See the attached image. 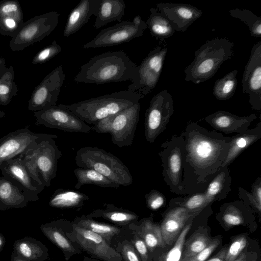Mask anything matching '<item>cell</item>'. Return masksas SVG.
Returning a JSON list of instances; mask_svg holds the SVG:
<instances>
[{
    "label": "cell",
    "mask_w": 261,
    "mask_h": 261,
    "mask_svg": "<svg viewBox=\"0 0 261 261\" xmlns=\"http://www.w3.org/2000/svg\"><path fill=\"white\" fill-rule=\"evenodd\" d=\"M180 135L185 141L184 194L203 192L226 159L230 137L193 122Z\"/></svg>",
    "instance_id": "1"
},
{
    "label": "cell",
    "mask_w": 261,
    "mask_h": 261,
    "mask_svg": "<svg viewBox=\"0 0 261 261\" xmlns=\"http://www.w3.org/2000/svg\"><path fill=\"white\" fill-rule=\"evenodd\" d=\"M137 71V66L123 50L109 51L93 57L84 64L74 81L98 85L131 81Z\"/></svg>",
    "instance_id": "2"
},
{
    "label": "cell",
    "mask_w": 261,
    "mask_h": 261,
    "mask_svg": "<svg viewBox=\"0 0 261 261\" xmlns=\"http://www.w3.org/2000/svg\"><path fill=\"white\" fill-rule=\"evenodd\" d=\"M144 97L130 90L115 92L63 106L87 124H97L102 119L139 102Z\"/></svg>",
    "instance_id": "3"
},
{
    "label": "cell",
    "mask_w": 261,
    "mask_h": 261,
    "mask_svg": "<svg viewBox=\"0 0 261 261\" xmlns=\"http://www.w3.org/2000/svg\"><path fill=\"white\" fill-rule=\"evenodd\" d=\"M234 44L223 38L205 42L195 51L194 60L185 68V80L197 84L212 77L221 65L232 58Z\"/></svg>",
    "instance_id": "4"
},
{
    "label": "cell",
    "mask_w": 261,
    "mask_h": 261,
    "mask_svg": "<svg viewBox=\"0 0 261 261\" xmlns=\"http://www.w3.org/2000/svg\"><path fill=\"white\" fill-rule=\"evenodd\" d=\"M75 161L79 167L93 169L120 186H128L133 182L128 168L119 158L97 147L80 148Z\"/></svg>",
    "instance_id": "5"
},
{
    "label": "cell",
    "mask_w": 261,
    "mask_h": 261,
    "mask_svg": "<svg viewBox=\"0 0 261 261\" xmlns=\"http://www.w3.org/2000/svg\"><path fill=\"white\" fill-rule=\"evenodd\" d=\"M57 135L51 134L42 139L36 148L23 155V161L31 175L36 182L44 187L50 186L55 178L58 160L62 155L54 139Z\"/></svg>",
    "instance_id": "6"
},
{
    "label": "cell",
    "mask_w": 261,
    "mask_h": 261,
    "mask_svg": "<svg viewBox=\"0 0 261 261\" xmlns=\"http://www.w3.org/2000/svg\"><path fill=\"white\" fill-rule=\"evenodd\" d=\"M141 105L138 102L108 117L93 126L98 133H109L112 142L119 147L132 144L139 121Z\"/></svg>",
    "instance_id": "7"
},
{
    "label": "cell",
    "mask_w": 261,
    "mask_h": 261,
    "mask_svg": "<svg viewBox=\"0 0 261 261\" xmlns=\"http://www.w3.org/2000/svg\"><path fill=\"white\" fill-rule=\"evenodd\" d=\"M159 155L162 161L163 179L170 191L184 195L182 175L185 152V141L180 135H174L161 144Z\"/></svg>",
    "instance_id": "8"
},
{
    "label": "cell",
    "mask_w": 261,
    "mask_h": 261,
    "mask_svg": "<svg viewBox=\"0 0 261 261\" xmlns=\"http://www.w3.org/2000/svg\"><path fill=\"white\" fill-rule=\"evenodd\" d=\"M59 13L51 11L23 22L11 38L9 45L14 51L22 50L48 36L59 23Z\"/></svg>",
    "instance_id": "9"
},
{
    "label": "cell",
    "mask_w": 261,
    "mask_h": 261,
    "mask_svg": "<svg viewBox=\"0 0 261 261\" xmlns=\"http://www.w3.org/2000/svg\"><path fill=\"white\" fill-rule=\"evenodd\" d=\"M168 49L159 45L150 50L142 62L137 66L135 78L131 81L128 90L136 92L143 97L149 94L160 79Z\"/></svg>",
    "instance_id": "10"
},
{
    "label": "cell",
    "mask_w": 261,
    "mask_h": 261,
    "mask_svg": "<svg viewBox=\"0 0 261 261\" xmlns=\"http://www.w3.org/2000/svg\"><path fill=\"white\" fill-rule=\"evenodd\" d=\"M174 113L171 94L166 89L161 90L151 99L145 115V137L150 143L166 128Z\"/></svg>",
    "instance_id": "11"
},
{
    "label": "cell",
    "mask_w": 261,
    "mask_h": 261,
    "mask_svg": "<svg viewBox=\"0 0 261 261\" xmlns=\"http://www.w3.org/2000/svg\"><path fill=\"white\" fill-rule=\"evenodd\" d=\"M50 135L34 133L27 127L10 132L0 139V167L9 160L30 153Z\"/></svg>",
    "instance_id": "12"
},
{
    "label": "cell",
    "mask_w": 261,
    "mask_h": 261,
    "mask_svg": "<svg viewBox=\"0 0 261 261\" xmlns=\"http://www.w3.org/2000/svg\"><path fill=\"white\" fill-rule=\"evenodd\" d=\"M34 116L38 123L50 128L82 133H88L93 129V126L89 125L65 109L63 104L35 112Z\"/></svg>",
    "instance_id": "13"
},
{
    "label": "cell",
    "mask_w": 261,
    "mask_h": 261,
    "mask_svg": "<svg viewBox=\"0 0 261 261\" xmlns=\"http://www.w3.org/2000/svg\"><path fill=\"white\" fill-rule=\"evenodd\" d=\"M65 79L62 65L47 74L33 90L28 103V109L34 112L56 106Z\"/></svg>",
    "instance_id": "14"
},
{
    "label": "cell",
    "mask_w": 261,
    "mask_h": 261,
    "mask_svg": "<svg viewBox=\"0 0 261 261\" xmlns=\"http://www.w3.org/2000/svg\"><path fill=\"white\" fill-rule=\"evenodd\" d=\"M242 91L249 97L252 109L261 110V41L252 47L245 67L242 80Z\"/></svg>",
    "instance_id": "15"
},
{
    "label": "cell",
    "mask_w": 261,
    "mask_h": 261,
    "mask_svg": "<svg viewBox=\"0 0 261 261\" xmlns=\"http://www.w3.org/2000/svg\"><path fill=\"white\" fill-rule=\"evenodd\" d=\"M22 155L5 162L0 167V170L4 177L17 186L33 201H36L39 200L38 194L45 187L33 178L23 161Z\"/></svg>",
    "instance_id": "16"
},
{
    "label": "cell",
    "mask_w": 261,
    "mask_h": 261,
    "mask_svg": "<svg viewBox=\"0 0 261 261\" xmlns=\"http://www.w3.org/2000/svg\"><path fill=\"white\" fill-rule=\"evenodd\" d=\"M143 30L132 22L125 21L102 29L92 40L84 44L85 49L118 45L141 37Z\"/></svg>",
    "instance_id": "17"
},
{
    "label": "cell",
    "mask_w": 261,
    "mask_h": 261,
    "mask_svg": "<svg viewBox=\"0 0 261 261\" xmlns=\"http://www.w3.org/2000/svg\"><path fill=\"white\" fill-rule=\"evenodd\" d=\"M73 238L88 253L106 261H122L121 254L101 236L76 224H73Z\"/></svg>",
    "instance_id": "18"
},
{
    "label": "cell",
    "mask_w": 261,
    "mask_h": 261,
    "mask_svg": "<svg viewBox=\"0 0 261 261\" xmlns=\"http://www.w3.org/2000/svg\"><path fill=\"white\" fill-rule=\"evenodd\" d=\"M157 9L172 24L175 31L184 32L202 15V11L194 6L180 3H158Z\"/></svg>",
    "instance_id": "19"
},
{
    "label": "cell",
    "mask_w": 261,
    "mask_h": 261,
    "mask_svg": "<svg viewBox=\"0 0 261 261\" xmlns=\"http://www.w3.org/2000/svg\"><path fill=\"white\" fill-rule=\"evenodd\" d=\"M199 213L189 212L179 206L169 204L160 225L166 246L174 243L183 228L191 218Z\"/></svg>",
    "instance_id": "20"
},
{
    "label": "cell",
    "mask_w": 261,
    "mask_h": 261,
    "mask_svg": "<svg viewBox=\"0 0 261 261\" xmlns=\"http://www.w3.org/2000/svg\"><path fill=\"white\" fill-rule=\"evenodd\" d=\"M256 117L255 114L239 116L227 111L218 110L203 119L215 130L228 134L244 132Z\"/></svg>",
    "instance_id": "21"
},
{
    "label": "cell",
    "mask_w": 261,
    "mask_h": 261,
    "mask_svg": "<svg viewBox=\"0 0 261 261\" xmlns=\"http://www.w3.org/2000/svg\"><path fill=\"white\" fill-rule=\"evenodd\" d=\"M23 23V14L17 0L0 1V34L11 38Z\"/></svg>",
    "instance_id": "22"
},
{
    "label": "cell",
    "mask_w": 261,
    "mask_h": 261,
    "mask_svg": "<svg viewBox=\"0 0 261 261\" xmlns=\"http://www.w3.org/2000/svg\"><path fill=\"white\" fill-rule=\"evenodd\" d=\"M100 0H82L70 12L63 31V36L68 37L77 32L95 15Z\"/></svg>",
    "instance_id": "23"
},
{
    "label": "cell",
    "mask_w": 261,
    "mask_h": 261,
    "mask_svg": "<svg viewBox=\"0 0 261 261\" xmlns=\"http://www.w3.org/2000/svg\"><path fill=\"white\" fill-rule=\"evenodd\" d=\"M230 137L227 155L221 167L228 166L246 149L261 138V121L255 127Z\"/></svg>",
    "instance_id": "24"
},
{
    "label": "cell",
    "mask_w": 261,
    "mask_h": 261,
    "mask_svg": "<svg viewBox=\"0 0 261 261\" xmlns=\"http://www.w3.org/2000/svg\"><path fill=\"white\" fill-rule=\"evenodd\" d=\"M252 211L242 201H233L224 203L217 215V218L228 228L243 225L253 217Z\"/></svg>",
    "instance_id": "25"
},
{
    "label": "cell",
    "mask_w": 261,
    "mask_h": 261,
    "mask_svg": "<svg viewBox=\"0 0 261 261\" xmlns=\"http://www.w3.org/2000/svg\"><path fill=\"white\" fill-rule=\"evenodd\" d=\"M32 199L17 186L4 176H0V210L22 208Z\"/></svg>",
    "instance_id": "26"
},
{
    "label": "cell",
    "mask_w": 261,
    "mask_h": 261,
    "mask_svg": "<svg viewBox=\"0 0 261 261\" xmlns=\"http://www.w3.org/2000/svg\"><path fill=\"white\" fill-rule=\"evenodd\" d=\"M125 9L123 0H100L93 27L97 29L109 22L120 21L124 15Z\"/></svg>",
    "instance_id": "27"
},
{
    "label": "cell",
    "mask_w": 261,
    "mask_h": 261,
    "mask_svg": "<svg viewBox=\"0 0 261 261\" xmlns=\"http://www.w3.org/2000/svg\"><path fill=\"white\" fill-rule=\"evenodd\" d=\"M231 177L228 166L221 167L208 183L204 193L212 204L225 199L231 191Z\"/></svg>",
    "instance_id": "28"
},
{
    "label": "cell",
    "mask_w": 261,
    "mask_h": 261,
    "mask_svg": "<svg viewBox=\"0 0 261 261\" xmlns=\"http://www.w3.org/2000/svg\"><path fill=\"white\" fill-rule=\"evenodd\" d=\"M13 251L30 260H45L48 256V250L45 246L40 241L30 237L16 240Z\"/></svg>",
    "instance_id": "29"
},
{
    "label": "cell",
    "mask_w": 261,
    "mask_h": 261,
    "mask_svg": "<svg viewBox=\"0 0 261 261\" xmlns=\"http://www.w3.org/2000/svg\"><path fill=\"white\" fill-rule=\"evenodd\" d=\"M89 199L88 195L77 191L59 188L52 195L49 205L59 208L80 207Z\"/></svg>",
    "instance_id": "30"
},
{
    "label": "cell",
    "mask_w": 261,
    "mask_h": 261,
    "mask_svg": "<svg viewBox=\"0 0 261 261\" xmlns=\"http://www.w3.org/2000/svg\"><path fill=\"white\" fill-rule=\"evenodd\" d=\"M150 13L146 23L153 37L162 41L171 37L175 33V31L170 21L156 8H151Z\"/></svg>",
    "instance_id": "31"
},
{
    "label": "cell",
    "mask_w": 261,
    "mask_h": 261,
    "mask_svg": "<svg viewBox=\"0 0 261 261\" xmlns=\"http://www.w3.org/2000/svg\"><path fill=\"white\" fill-rule=\"evenodd\" d=\"M204 228L200 227L185 240L180 261H186L206 248L211 242Z\"/></svg>",
    "instance_id": "32"
},
{
    "label": "cell",
    "mask_w": 261,
    "mask_h": 261,
    "mask_svg": "<svg viewBox=\"0 0 261 261\" xmlns=\"http://www.w3.org/2000/svg\"><path fill=\"white\" fill-rule=\"evenodd\" d=\"M74 174L77 180L74 186L76 189L85 185H94L103 188L120 187L119 185L93 169L79 167L74 170Z\"/></svg>",
    "instance_id": "33"
},
{
    "label": "cell",
    "mask_w": 261,
    "mask_h": 261,
    "mask_svg": "<svg viewBox=\"0 0 261 261\" xmlns=\"http://www.w3.org/2000/svg\"><path fill=\"white\" fill-rule=\"evenodd\" d=\"M140 234L147 248L152 251L156 247H165L160 225L149 218H146L141 224Z\"/></svg>",
    "instance_id": "34"
},
{
    "label": "cell",
    "mask_w": 261,
    "mask_h": 261,
    "mask_svg": "<svg viewBox=\"0 0 261 261\" xmlns=\"http://www.w3.org/2000/svg\"><path fill=\"white\" fill-rule=\"evenodd\" d=\"M237 73L238 70L234 69L215 81L213 94L217 99L226 100L232 97L237 87Z\"/></svg>",
    "instance_id": "35"
},
{
    "label": "cell",
    "mask_w": 261,
    "mask_h": 261,
    "mask_svg": "<svg viewBox=\"0 0 261 261\" xmlns=\"http://www.w3.org/2000/svg\"><path fill=\"white\" fill-rule=\"evenodd\" d=\"M169 204L179 206L186 208L189 212L198 213L212 203L203 192L172 198L169 201Z\"/></svg>",
    "instance_id": "36"
},
{
    "label": "cell",
    "mask_w": 261,
    "mask_h": 261,
    "mask_svg": "<svg viewBox=\"0 0 261 261\" xmlns=\"http://www.w3.org/2000/svg\"><path fill=\"white\" fill-rule=\"evenodd\" d=\"M14 70L12 66L6 68L0 77V105H8L12 98L17 95L18 88L14 81Z\"/></svg>",
    "instance_id": "37"
},
{
    "label": "cell",
    "mask_w": 261,
    "mask_h": 261,
    "mask_svg": "<svg viewBox=\"0 0 261 261\" xmlns=\"http://www.w3.org/2000/svg\"><path fill=\"white\" fill-rule=\"evenodd\" d=\"M43 233L55 245L63 251L73 252L75 249L62 231L55 222H50L40 226Z\"/></svg>",
    "instance_id": "38"
},
{
    "label": "cell",
    "mask_w": 261,
    "mask_h": 261,
    "mask_svg": "<svg viewBox=\"0 0 261 261\" xmlns=\"http://www.w3.org/2000/svg\"><path fill=\"white\" fill-rule=\"evenodd\" d=\"M230 16L243 21L248 27L251 35L255 38L261 37V17L257 16L247 9H232L229 11Z\"/></svg>",
    "instance_id": "39"
},
{
    "label": "cell",
    "mask_w": 261,
    "mask_h": 261,
    "mask_svg": "<svg viewBox=\"0 0 261 261\" xmlns=\"http://www.w3.org/2000/svg\"><path fill=\"white\" fill-rule=\"evenodd\" d=\"M96 214L119 224H127L138 218V216L133 212L110 204L107 205L105 210L95 211L94 215Z\"/></svg>",
    "instance_id": "40"
},
{
    "label": "cell",
    "mask_w": 261,
    "mask_h": 261,
    "mask_svg": "<svg viewBox=\"0 0 261 261\" xmlns=\"http://www.w3.org/2000/svg\"><path fill=\"white\" fill-rule=\"evenodd\" d=\"M196 216L191 218L183 228L172 248L168 252L161 254L159 257L158 261H180L186 237Z\"/></svg>",
    "instance_id": "41"
},
{
    "label": "cell",
    "mask_w": 261,
    "mask_h": 261,
    "mask_svg": "<svg viewBox=\"0 0 261 261\" xmlns=\"http://www.w3.org/2000/svg\"><path fill=\"white\" fill-rule=\"evenodd\" d=\"M76 225L79 227L92 231L108 240L120 232V229L118 227L99 223L88 218L80 219Z\"/></svg>",
    "instance_id": "42"
},
{
    "label": "cell",
    "mask_w": 261,
    "mask_h": 261,
    "mask_svg": "<svg viewBox=\"0 0 261 261\" xmlns=\"http://www.w3.org/2000/svg\"><path fill=\"white\" fill-rule=\"evenodd\" d=\"M248 240L245 234L235 236L227 248L224 261H234L246 249Z\"/></svg>",
    "instance_id": "43"
},
{
    "label": "cell",
    "mask_w": 261,
    "mask_h": 261,
    "mask_svg": "<svg viewBox=\"0 0 261 261\" xmlns=\"http://www.w3.org/2000/svg\"><path fill=\"white\" fill-rule=\"evenodd\" d=\"M61 50V46L56 40H54L50 45L43 48L35 55L32 63L33 64L44 63L59 54Z\"/></svg>",
    "instance_id": "44"
},
{
    "label": "cell",
    "mask_w": 261,
    "mask_h": 261,
    "mask_svg": "<svg viewBox=\"0 0 261 261\" xmlns=\"http://www.w3.org/2000/svg\"><path fill=\"white\" fill-rule=\"evenodd\" d=\"M147 207L151 210L156 211L164 206L166 202V197L164 194L157 190H151L145 195Z\"/></svg>",
    "instance_id": "45"
},
{
    "label": "cell",
    "mask_w": 261,
    "mask_h": 261,
    "mask_svg": "<svg viewBox=\"0 0 261 261\" xmlns=\"http://www.w3.org/2000/svg\"><path fill=\"white\" fill-rule=\"evenodd\" d=\"M239 196L246 206L257 213H261V205L259 204L252 194L242 187L239 188Z\"/></svg>",
    "instance_id": "46"
},
{
    "label": "cell",
    "mask_w": 261,
    "mask_h": 261,
    "mask_svg": "<svg viewBox=\"0 0 261 261\" xmlns=\"http://www.w3.org/2000/svg\"><path fill=\"white\" fill-rule=\"evenodd\" d=\"M220 243V240L219 238L212 240L206 248L186 261H205L218 247Z\"/></svg>",
    "instance_id": "47"
},
{
    "label": "cell",
    "mask_w": 261,
    "mask_h": 261,
    "mask_svg": "<svg viewBox=\"0 0 261 261\" xmlns=\"http://www.w3.org/2000/svg\"><path fill=\"white\" fill-rule=\"evenodd\" d=\"M134 244L142 260L148 261V248L144 241L138 238L135 240Z\"/></svg>",
    "instance_id": "48"
},
{
    "label": "cell",
    "mask_w": 261,
    "mask_h": 261,
    "mask_svg": "<svg viewBox=\"0 0 261 261\" xmlns=\"http://www.w3.org/2000/svg\"><path fill=\"white\" fill-rule=\"evenodd\" d=\"M122 251L127 261H140L138 255L130 245H124L123 246Z\"/></svg>",
    "instance_id": "49"
},
{
    "label": "cell",
    "mask_w": 261,
    "mask_h": 261,
    "mask_svg": "<svg viewBox=\"0 0 261 261\" xmlns=\"http://www.w3.org/2000/svg\"><path fill=\"white\" fill-rule=\"evenodd\" d=\"M257 202L261 205V177H258L251 186L250 192Z\"/></svg>",
    "instance_id": "50"
},
{
    "label": "cell",
    "mask_w": 261,
    "mask_h": 261,
    "mask_svg": "<svg viewBox=\"0 0 261 261\" xmlns=\"http://www.w3.org/2000/svg\"><path fill=\"white\" fill-rule=\"evenodd\" d=\"M234 261H257V254L245 249Z\"/></svg>",
    "instance_id": "51"
},
{
    "label": "cell",
    "mask_w": 261,
    "mask_h": 261,
    "mask_svg": "<svg viewBox=\"0 0 261 261\" xmlns=\"http://www.w3.org/2000/svg\"><path fill=\"white\" fill-rule=\"evenodd\" d=\"M227 249V247H223L217 254L206 261H224Z\"/></svg>",
    "instance_id": "52"
},
{
    "label": "cell",
    "mask_w": 261,
    "mask_h": 261,
    "mask_svg": "<svg viewBox=\"0 0 261 261\" xmlns=\"http://www.w3.org/2000/svg\"><path fill=\"white\" fill-rule=\"evenodd\" d=\"M132 22L136 27L140 28L143 31L147 28L146 23L143 20L140 15L135 16Z\"/></svg>",
    "instance_id": "53"
},
{
    "label": "cell",
    "mask_w": 261,
    "mask_h": 261,
    "mask_svg": "<svg viewBox=\"0 0 261 261\" xmlns=\"http://www.w3.org/2000/svg\"><path fill=\"white\" fill-rule=\"evenodd\" d=\"M11 261H45V260H30L26 259L21 257V256L18 255L14 251H12L11 257Z\"/></svg>",
    "instance_id": "54"
},
{
    "label": "cell",
    "mask_w": 261,
    "mask_h": 261,
    "mask_svg": "<svg viewBox=\"0 0 261 261\" xmlns=\"http://www.w3.org/2000/svg\"><path fill=\"white\" fill-rule=\"evenodd\" d=\"M6 68V61L3 57H0V77Z\"/></svg>",
    "instance_id": "55"
},
{
    "label": "cell",
    "mask_w": 261,
    "mask_h": 261,
    "mask_svg": "<svg viewBox=\"0 0 261 261\" xmlns=\"http://www.w3.org/2000/svg\"><path fill=\"white\" fill-rule=\"evenodd\" d=\"M6 244V239L2 233L0 232V252L3 250Z\"/></svg>",
    "instance_id": "56"
},
{
    "label": "cell",
    "mask_w": 261,
    "mask_h": 261,
    "mask_svg": "<svg viewBox=\"0 0 261 261\" xmlns=\"http://www.w3.org/2000/svg\"><path fill=\"white\" fill-rule=\"evenodd\" d=\"M5 115V113L4 111L0 110V118L4 117Z\"/></svg>",
    "instance_id": "57"
}]
</instances>
